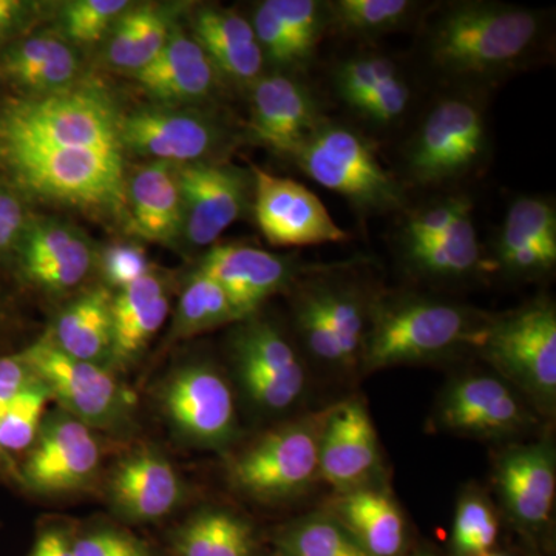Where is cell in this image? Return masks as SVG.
I'll use <instances>...</instances> for the list:
<instances>
[{"mask_svg": "<svg viewBox=\"0 0 556 556\" xmlns=\"http://www.w3.org/2000/svg\"><path fill=\"white\" fill-rule=\"evenodd\" d=\"M417 53L450 90L485 93L551 56L546 10L497 0L430 7L417 25Z\"/></svg>", "mask_w": 556, "mask_h": 556, "instance_id": "cell-1", "label": "cell"}, {"mask_svg": "<svg viewBox=\"0 0 556 556\" xmlns=\"http://www.w3.org/2000/svg\"><path fill=\"white\" fill-rule=\"evenodd\" d=\"M492 317L445 300L372 299L361 364L367 369L415 364L481 348Z\"/></svg>", "mask_w": 556, "mask_h": 556, "instance_id": "cell-2", "label": "cell"}, {"mask_svg": "<svg viewBox=\"0 0 556 556\" xmlns=\"http://www.w3.org/2000/svg\"><path fill=\"white\" fill-rule=\"evenodd\" d=\"M288 159L362 218L407 211V186L386 169L375 141L353 124L327 116Z\"/></svg>", "mask_w": 556, "mask_h": 556, "instance_id": "cell-3", "label": "cell"}, {"mask_svg": "<svg viewBox=\"0 0 556 556\" xmlns=\"http://www.w3.org/2000/svg\"><path fill=\"white\" fill-rule=\"evenodd\" d=\"M490 130L481 94L450 90L424 113L402 150L405 186L448 188L484 167Z\"/></svg>", "mask_w": 556, "mask_h": 556, "instance_id": "cell-4", "label": "cell"}, {"mask_svg": "<svg viewBox=\"0 0 556 556\" xmlns=\"http://www.w3.org/2000/svg\"><path fill=\"white\" fill-rule=\"evenodd\" d=\"M0 170L17 188L42 200L115 211L127 201L121 150L0 142Z\"/></svg>", "mask_w": 556, "mask_h": 556, "instance_id": "cell-5", "label": "cell"}, {"mask_svg": "<svg viewBox=\"0 0 556 556\" xmlns=\"http://www.w3.org/2000/svg\"><path fill=\"white\" fill-rule=\"evenodd\" d=\"M121 116L101 91L64 89L0 109V142L40 148L121 150Z\"/></svg>", "mask_w": 556, "mask_h": 556, "instance_id": "cell-6", "label": "cell"}, {"mask_svg": "<svg viewBox=\"0 0 556 556\" xmlns=\"http://www.w3.org/2000/svg\"><path fill=\"white\" fill-rule=\"evenodd\" d=\"M479 351L529 396L554 404L556 309L551 300H535L506 316L492 318Z\"/></svg>", "mask_w": 556, "mask_h": 556, "instance_id": "cell-7", "label": "cell"}, {"mask_svg": "<svg viewBox=\"0 0 556 556\" xmlns=\"http://www.w3.org/2000/svg\"><path fill=\"white\" fill-rule=\"evenodd\" d=\"M20 354L49 390L51 401L91 430L118 426L134 405L129 391L109 368L68 356L49 336Z\"/></svg>", "mask_w": 556, "mask_h": 556, "instance_id": "cell-8", "label": "cell"}, {"mask_svg": "<svg viewBox=\"0 0 556 556\" xmlns=\"http://www.w3.org/2000/svg\"><path fill=\"white\" fill-rule=\"evenodd\" d=\"M324 420H302L265 434L230 464V481L257 500L299 495L318 477Z\"/></svg>", "mask_w": 556, "mask_h": 556, "instance_id": "cell-9", "label": "cell"}, {"mask_svg": "<svg viewBox=\"0 0 556 556\" xmlns=\"http://www.w3.org/2000/svg\"><path fill=\"white\" fill-rule=\"evenodd\" d=\"M100 459L93 430L60 409L46 416L35 444L16 468V479L39 495L73 492L89 484Z\"/></svg>", "mask_w": 556, "mask_h": 556, "instance_id": "cell-10", "label": "cell"}, {"mask_svg": "<svg viewBox=\"0 0 556 556\" xmlns=\"http://www.w3.org/2000/svg\"><path fill=\"white\" fill-rule=\"evenodd\" d=\"M251 174L255 219L274 247H317L350 239L332 219L324 201L306 186L257 166H252Z\"/></svg>", "mask_w": 556, "mask_h": 556, "instance_id": "cell-11", "label": "cell"}, {"mask_svg": "<svg viewBox=\"0 0 556 556\" xmlns=\"http://www.w3.org/2000/svg\"><path fill=\"white\" fill-rule=\"evenodd\" d=\"M177 170L182 233L192 247H212L247 212L251 203L252 175L217 161L186 164Z\"/></svg>", "mask_w": 556, "mask_h": 556, "instance_id": "cell-12", "label": "cell"}, {"mask_svg": "<svg viewBox=\"0 0 556 556\" xmlns=\"http://www.w3.org/2000/svg\"><path fill=\"white\" fill-rule=\"evenodd\" d=\"M232 346L241 386L258 407L280 412L302 396L305 368L274 325L249 320L237 332Z\"/></svg>", "mask_w": 556, "mask_h": 556, "instance_id": "cell-13", "label": "cell"}, {"mask_svg": "<svg viewBox=\"0 0 556 556\" xmlns=\"http://www.w3.org/2000/svg\"><path fill=\"white\" fill-rule=\"evenodd\" d=\"M161 405L172 427L201 447H222L236 431L230 388L207 365H189L175 372L161 391Z\"/></svg>", "mask_w": 556, "mask_h": 556, "instance_id": "cell-14", "label": "cell"}, {"mask_svg": "<svg viewBox=\"0 0 556 556\" xmlns=\"http://www.w3.org/2000/svg\"><path fill=\"white\" fill-rule=\"evenodd\" d=\"M226 134L217 121L188 110L146 109L119 121L121 146L160 163H203L214 155Z\"/></svg>", "mask_w": 556, "mask_h": 556, "instance_id": "cell-15", "label": "cell"}, {"mask_svg": "<svg viewBox=\"0 0 556 556\" xmlns=\"http://www.w3.org/2000/svg\"><path fill=\"white\" fill-rule=\"evenodd\" d=\"M336 265H306L248 244H215L201 260L199 270L228 292L241 320L254 316L270 295L291 285L300 274H316Z\"/></svg>", "mask_w": 556, "mask_h": 556, "instance_id": "cell-16", "label": "cell"}, {"mask_svg": "<svg viewBox=\"0 0 556 556\" xmlns=\"http://www.w3.org/2000/svg\"><path fill=\"white\" fill-rule=\"evenodd\" d=\"M249 89V130L278 155L288 156L327 118L316 91L291 73H265Z\"/></svg>", "mask_w": 556, "mask_h": 556, "instance_id": "cell-17", "label": "cell"}, {"mask_svg": "<svg viewBox=\"0 0 556 556\" xmlns=\"http://www.w3.org/2000/svg\"><path fill=\"white\" fill-rule=\"evenodd\" d=\"M379 464L378 434L357 401L331 409L321 428L318 477L340 493L365 486Z\"/></svg>", "mask_w": 556, "mask_h": 556, "instance_id": "cell-18", "label": "cell"}, {"mask_svg": "<svg viewBox=\"0 0 556 556\" xmlns=\"http://www.w3.org/2000/svg\"><path fill=\"white\" fill-rule=\"evenodd\" d=\"M108 495L118 517L130 522H152L178 507L185 486L166 457L153 450H141L121 460L113 470Z\"/></svg>", "mask_w": 556, "mask_h": 556, "instance_id": "cell-19", "label": "cell"}, {"mask_svg": "<svg viewBox=\"0 0 556 556\" xmlns=\"http://www.w3.org/2000/svg\"><path fill=\"white\" fill-rule=\"evenodd\" d=\"M445 427L473 437H503L525 426L521 401L503 380L471 376L450 388L441 405Z\"/></svg>", "mask_w": 556, "mask_h": 556, "instance_id": "cell-20", "label": "cell"}, {"mask_svg": "<svg viewBox=\"0 0 556 556\" xmlns=\"http://www.w3.org/2000/svg\"><path fill=\"white\" fill-rule=\"evenodd\" d=\"M25 278L47 291L79 287L93 268V252L75 230L56 222L35 223L22 237Z\"/></svg>", "mask_w": 556, "mask_h": 556, "instance_id": "cell-21", "label": "cell"}, {"mask_svg": "<svg viewBox=\"0 0 556 556\" xmlns=\"http://www.w3.org/2000/svg\"><path fill=\"white\" fill-rule=\"evenodd\" d=\"M134 78L156 100L197 102L217 91L222 75L193 36L172 31L159 56Z\"/></svg>", "mask_w": 556, "mask_h": 556, "instance_id": "cell-22", "label": "cell"}, {"mask_svg": "<svg viewBox=\"0 0 556 556\" xmlns=\"http://www.w3.org/2000/svg\"><path fill=\"white\" fill-rule=\"evenodd\" d=\"M497 485L515 521L540 529L551 519L556 493L554 453L544 445L515 448L497 467Z\"/></svg>", "mask_w": 556, "mask_h": 556, "instance_id": "cell-23", "label": "cell"}, {"mask_svg": "<svg viewBox=\"0 0 556 556\" xmlns=\"http://www.w3.org/2000/svg\"><path fill=\"white\" fill-rule=\"evenodd\" d=\"M192 36L225 78L251 87L265 75V54L243 14L204 7L193 17Z\"/></svg>", "mask_w": 556, "mask_h": 556, "instance_id": "cell-24", "label": "cell"}, {"mask_svg": "<svg viewBox=\"0 0 556 556\" xmlns=\"http://www.w3.org/2000/svg\"><path fill=\"white\" fill-rule=\"evenodd\" d=\"M135 232L153 241H172L182 232V199L174 164L153 161L135 172L129 186Z\"/></svg>", "mask_w": 556, "mask_h": 556, "instance_id": "cell-25", "label": "cell"}, {"mask_svg": "<svg viewBox=\"0 0 556 556\" xmlns=\"http://www.w3.org/2000/svg\"><path fill=\"white\" fill-rule=\"evenodd\" d=\"M336 519L371 556H399L407 541L404 517L379 490L361 486L340 493Z\"/></svg>", "mask_w": 556, "mask_h": 556, "instance_id": "cell-26", "label": "cell"}, {"mask_svg": "<svg viewBox=\"0 0 556 556\" xmlns=\"http://www.w3.org/2000/svg\"><path fill=\"white\" fill-rule=\"evenodd\" d=\"M113 294L94 288L62 311L51 342L68 356L102 365L110 361L113 342Z\"/></svg>", "mask_w": 556, "mask_h": 556, "instance_id": "cell-27", "label": "cell"}, {"mask_svg": "<svg viewBox=\"0 0 556 556\" xmlns=\"http://www.w3.org/2000/svg\"><path fill=\"white\" fill-rule=\"evenodd\" d=\"M428 9L419 0H328L329 31L371 42L417 27Z\"/></svg>", "mask_w": 556, "mask_h": 556, "instance_id": "cell-28", "label": "cell"}, {"mask_svg": "<svg viewBox=\"0 0 556 556\" xmlns=\"http://www.w3.org/2000/svg\"><path fill=\"white\" fill-rule=\"evenodd\" d=\"M471 214L457 219L437 239L402 249L408 268L431 280H460L475 276L484 266V252Z\"/></svg>", "mask_w": 556, "mask_h": 556, "instance_id": "cell-29", "label": "cell"}, {"mask_svg": "<svg viewBox=\"0 0 556 556\" xmlns=\"http://www.w3.org/2000/svg\"><path fill=\"white\" fill-rule=\"evenodd\" d=\"M3 72L24 89L40 91V94L53 93L68 89L78 72V61L62 40L36 36L5 54Z\"/></svg>", "mask_w": 556, "mask_h": 556, "instance_id": "cell-30", "label": "cell"}, {"mask_svg": "<svg viewBox=\"0 0 556 556\" xmlns=\"http://www.w3.org/2000/svg\"><path fill=\"white\" fill-rule=\"evenodd\" d=\"M174 547L177 556H254V530L232 511L208 508L181 526Z\"/></svg>", "mask_w": 556, "mask_h": 556, "instance_id": "cell-31", "label": "cell"}, {"mask_svg": "<svg viewBox=\"0 0 556 556\" xmlns=\"http://www.w3.org/2000/svg\"><path fill=\"white\" fill-rule=\"evenodd\" d=\"M526 248L556 257V204L551 197L519 195L508 204L493 255L500 258Z\"/></svg>", "mask_w": 556, "mask_h": 556, "instance_id": "cell-32", "label": "cell"}, {"mask_svg": "<svg viewBox=\"0 0 556 556\" xmlns=\"http://www.w3.org/2000/svg\"><path fill=\"white\" fill-rule=\"evenodd\" d=\"M405 75L401 62L379 50H357L340 58L331 68V89L340 104L353 112L391 80Z\"/></svg>", "mask_w": 556, "mask_h": 556, "instance_id": "cell-33", "label": "cell"}, {"mask_svg": "<svg viewBox=\"0 0 556 556\" xmlns=\"http://www.w3.org/2000/svg\"><path fill=\"white\" fill-rule=\"evenodd\" d=\"M169 35L163 14L152 7L127 11L109 40V61L137 73L159 56Z\"/></svg>", "mask_w": 556, "mask_h": 556, "instance_id": "cell-34", "label": "cell"}, {"mask_svg": "<svg viewBox=\"0 0 556 556\" xmlns=\"http://www.w3.org/2000/svg\"><path fill=\"white\" fill-rule=\"evenodd\" d=\"M239 311L228 292L214 278L197 269L179 298L172 338L185 339L240 321Z\"/></svg>", "mask_w": 556, "mask_h": 556, "instance_id": "cell-35", "label": "cell"}, {"mask_svg": "<svg viewBox=\"0 0 556 556\" xmlns=\"http://www.w3.org/2000/svg\"><path fill=\"white\" fill-rule=\"evenodd\" d=\"M278 556H371L334 517H309L277 538Z\"/></svg>", "mask_w": 556, "mask_h": 556, "instance_id": "cell-36", "label": "cell"}, {"mask_svg": "<svg viewBox=\"0 0 556 556\" xmlns=\"http://www.w3.org/2000/svg\"><path fill=\"white\" fill-rule=\"evenodd\" d=\"M51 396L43 383L36 380L0 417V466L14 470L13 457L25 455L38 438Z\"/></svg>", "mask_w": 556, "mask_h": 556, "instance_id": "cell-37", "label": "cell"}, {"mask_svg": "<svg viewBox=\"0 0 556 556\" xmlns=\"http://www.w3.org/2000/svg\"><path fill=\"white\" fill-rule=\"evenodd\" d=\"M287 31L299 68L316 56L318 46L329 31L325 0H266Z\"/></svg>", "mask_w": 556, "mask_h": 556, "instance_id": "cell-38", "label": "cell"}, {"mask_svg": "<svg viewBox=\"0 0 556 556\" xmlns=\"http://www.w3.org/2000/svg\"><path fill=\"white\" fill-rule=\"evenodd\" d=\"M473 212V201L466 193H450L430 203L404 212L399 226L401 249L417 247L437 239L464 217Z\"/></svg>", "mask_w": 556, "mask_h": 556, "instance_id": "cell-39", "label": "cell"}, {"mask_svg": "<svg viewBox=\"0 0 556 556\" xmlns=\"http://www.w3.org/2000/svg\"><path fill=\"white\" fill-rule=\"evenodd\" d=\"M497 540V519L481 496H466L456 508L452 551L455 556H481L492 552Z\"/></svg>", "mask_w": 556, "mask_h": 556, "instance_id": "cell-40", "label": "cell"}, {"mask_svg": "<svg viewBox=\"0 0 556 556\" xmlns=\"http://www.w3.org/2000/svg\"><path fill=\"white\" fill-rule=\"evenodd\" d=\"M294 316L300 338L311 356L321 364L345 368L338 342L329 328L313 283L300 289V294L295 299Z\"/></svg>", "mask_w": 556, "mask_h": 556, "instance_id": "cell-41", "label": "cell"}, {"mask_svg": "<svg viewBox=\"0 0 556 556\" xmlns=\"http://www.w3.org/2000/svg\"><path fill=\"white\" fill-rule=\"evenodd\" d=\"M413 105H415V89L408 76L402 75L401 78L380 87L356 110H353L351 115L367 129L388 131L396 129L408 118Z\"/></svg>", "mask_w": 556, "mask_h": 556, "instance_id": "cell-42", "label": "cell"}, {"mask_svg": "<svg viewBox=\"0 0 556 556\" xmlns=\"http://www.w3.org/2000/svg\"><path fill=\"white\" fill-rule=\"evenodd\" d=\"M169 298L164 292L163 295L149 303L141 313L127 321L126 325L113 329L110 364L124 367V365L137 358L138 354L148 346L153 336L163 327L164 321L169 316Z\"/></svg>", "mask_w": 556, "mask_h": 556, "instance_id": "cell-43", "label": "cell"}, {"mask_svg": "<svg viewBox=\"0 0 556 556\" xmlns=\"http://www.w3.org/2000/svg\"><path fill=\"white\" fill-rule=\"evenodd\" d=\"M126 10V0H76L65 7V31L76 42H94Z\"/></svg>", "mask_w": 556, "mask_h": 556, "instance_id": "cell-44", "label": "cell"}, {"mask_svg": "<svg viewBox=\"0 0 556 556\" xmlns=\"http://www.w3.org/2000/svg\"><path fill=\"white\" fill-rule=\"evenodd\" d=\"M251 24L254 28L255 38H257L263 54H265V60L276 65L277 72L294 75L295 70H300L294 50H292L291 42H289L287 31L281 27L280 21L269 9L266 0L255 7Z\"/></svg>", "mask_w": 556, "mask_h": 556, "instance_id": "cell-45", "label": "cell"}, {"mask_svg": "<svg viewBox=\"0 0 556 556\" xmlns=\"http://www.w3.org/2000/svg\"><path fill=\"white\" fill-rule=\"evenodd\" d=\"M73 556H153V552L129 532L97 529L73 538Z\"/></svg>", "mask_w": 556, "mask_h": 556, "instance_id": "cell-46", "label": "cell"}, {"mask_svg": "<svg viewBox=\"0 0 556 556\" xmlns=\"http://www.w3.org/2000/svg\"><path fill=\"white\" fill-rule=\"evenodd\" d=\"M102 273L112 288L123 289L149 274L144 251L134 244H118L108 249L102 258Z\"/></svg>", "mask_w": 556, "mask_h": 556, "instance_id": "cell-47", "label": "cell"}, {"mask_svg": "<svg viewBox=\"0 0 556 556\" xmlns=\"http://www.w3.org/2000/svg\"><path fill=\"white\" fill-rule=\"evenodd\" d=\"M36 380L35 372L20 353L0 357V417Z\"/></svg>", "mask_w": 556, "mask_h": 556, "instance_id": "cell-48", "label": "cell"}, {"mask_svg": "<svg viewBox=\"0 0 556 556\" xmlns=\"http://www.w3.org/2000/svg\"><path fill=\"white\" fill-rule=\"evenodd\" d=\"M24 233V207L10 190L0 186V254L16 247Z\"/></svg>", "mask_w": 556, "mask_h": 556, "instance_id": "cell-49", "label": "cell"}, {"mask_svg": "<svg viewBox=\"0 0 556 556\" xmlns=\"http://www.w3.org/2000/svg\"><path fill=\"white\" fill-rule=\"evenodd\" d=\"M28 556H73V538L61 527H47L39 532Z\"/></svg>", "mask_w": 556, "mask_h": 556, "instance_id": "cell-50", "label": "cell"}, {"mask_svg": "<svg viewBox=\"0 0 556 556\" xmlns=\"http://www.w3.org/2000/svg\"><path fill=\"white\" fill-rule=\"evenodd\" d=\"M24 3L17 0H0V38L20 21Z\"/></svg>", "mask_w": 556, "mask_h": 556, "instance_id": "cell-51", "label": "cell"}, {"mask_svg": "<svg viewBox=\"0 0 556 556\" xmlns=\"http://www.w3.org/2000/svg\"><path fill=\"white\" fill-rule=\"evenodd\" d=\"M481 556H510V555H506V554H495V552H489V554H484V555H481Z\"/></svg>", "mask_w": 556, "mask_h": 556, "instance_id": "cell-52", "label": "cell"}, {"mask_svg": "<svg viewBox=\"0 0 556 556\" xmlns=\"http://www.w3.org/2000/svg\"><path fill=\"white\" fill-rule=\"evenodd\" d=\"M0 318H2V305H0Z\"/></svg>", "mask_w": 556, "mask_h": 556, "instance_id": "cell-53", "label": "cell"}, {"mask_svg": "<svg viewBox=\"0 0 556 556\" xmlns=\"http://www.w3.org/2000/svg\"><path fill=\"white\" fill-rule=\"evenodd\" d=\"M416 556H431V555H428V554H420V555H416Z\"/></svg>", "mask_w": 556, "mask_h": 556, "instance_id": "cell-54", "label": "cell"}, {"mask_svg": "<svg viewBox=\"0 0 556 556\" xmlns=\"http://www.w3.org/2000/svg\"><path fill=\"white\" fill-rule=\"evenodd\" d=\"M0 468H2V466H0Z\"/></svg>", "mask_w": 556, "mask_h": 556, "instance_id": "cell-55", "label": "cell"}]
</instances>
